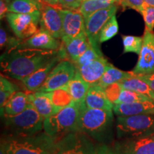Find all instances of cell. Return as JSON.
Segmentation results:
<instances>
[{
  "instance_id": "5b68a950",
  "label": "cell",
  "mask_w": 154,
  "mask_h": 154,
  "mask_svg": "<svg viewBox=\"0 0 154 154\" xmlns=\"http://www.w3.org/2000/svg\"><path fill=\"white\" fill-rule=\"evenodd\" d=\"M7 136H28L44 131V121L41 115L30 105L26 110L12 116H4Z\"/></svg>"
},
{
  "instance_id": "8d00e7d4",
  "label": "cell",
  "mask_w": 154,
  "mask_h": 154,
  "mask_svg": "<svg viewBox=\"0 0 154 154\" xmlns=\"http://www.w3.org/2000/svg\"><path fill=\"white\" fill-rule=\"evenodd\" d=\"M145 2L143 0H120L119 5L124 8H131L135 9L138 12H141L143 10Z\"/></svg>"
},
{
  "instance_id": "60d3db41",
  "label": "cell",
  "mask_w": 154,
  "mask_h": 154,
  "mask_svg": "<svg viewBox=\"0 0 154 154\" xmlns=\"http://www.w3.org/2000/svg\"><path fill=\"white\" fill-rule=\"evenodd\" d=\"M138 75V74H137ZM140 79H142L144 82H146L149 84L150 87L154 91V73L150 74H144V75H138Z\"/></svg>"
},
{
  "instance_id": "30bf717a",
  "label": "cell",
  "mask_w": 154,
  "mask_h": 154,
  "mask_svg": "<svg viewBox=\"0 0 154 154\" xmlns=\"http://www.w3.org/2000/svg\"><path fill=\"white\" fill-rule=\"evenodd\" d=\"M113 151L116 154H154V134L119 138L113 145Z\"/></svg>"
},
{
  "instance_id": "d590c367",
  "label": "cell",
  "mask_w": 154,
  "mask_h": 154,
  "mask_svg": "<svg viewBox=\"0 0 154 154\" xmlns=\"http://www.w3.org/2000/svg\"><path fill=\"white\" fill-rule=\"evenodd\" d=\"M122 89L123 87L119 83H115V84H111V85L104 88L105 94L108 99L113 103V105L115 104L116 102L118 100L119 96L120 95Z\"/></svg>"
},
{
  "instance_id": "7bdbcfd3",
  "label": "cell",
  "mask_w": 154,
  "mask_h": 154,
  "mask_svg": "<svg viewBox=\"0 0 154 154\" xmlns=\"http://www.w3.org/2000/svg\"><path fill=\"white\" fill-rule=\"evenodd\" d=\"M145 4H146L147 5L149 6H153L154 7V0H143Z\"/></svg>"
},
{
  "instance_id": "484cf974",
  "label": "cell",
  "mask_w": 154,
  "mask_h": 154,
  "mask_svg": "<svg viewBox=\"0 0 154 154\" xmlns=\"http://www.w3.org/2000/svg\"><path fill=\"white\" fill-rule=\"evenodd\" d=\"M134 74V73L133 72H123L120 69L116 68L115 66H113L111 63H110L107 66L105 72L103 73V76L98 83V84L104 89L107 86L115 84V83L120 82L121 81L124 80L125 79L129 78Z\"/></svg>"
},
{
  "instance_id": "e575fe53",
  "label": "cell",
  "mask_w": 154,
  "mask_h": 154,
  "mask_svg": "<svg viewBox=\"0 0 154 154\" xmlns=\"http://www.w3.org/2000/svg\"><path fill=\"white\" fill-rule=\"evenodd\" d=\"M140 14L143 17L146 29L152 32L154 29V7L146 4Z\"/></svg>"
},
{
  "instance_id": "83f0119b",
  "label": "cell",
  "mask_w": 154,
  "mask_h": 154,
  "mask_svg": "<svg viewBox=\"0 0 154 154\" xmlns=\"http://www.w3.org/2000/svg\"><path fill=\"white\" fill-rule=\"evenodd\" d=\"M51 99L56 111H59L71 105L74 101L72 96L66 87L58 88L50 92H43Z\"/></svg>"
},
{
  "instance_id": "44dd1931",
  "label": "cell",
  "mask_w": 154,
  "mask_h": 154,
  "mask_svg": "<svg viewBox=\"0 0 154 154\" xmlns=\"http://www.w3.org/2000/svg\"><path fill=\"white\" fill-rule=\"evenodd\" d=\"M28 96L30 104L42 118L45 119L57 113L51 99L43 92H32Z\"/></svg>"
},
{
  "instance_id": "4fadbf2b",
  "label": "cell",
  "mask_w": 154,
  "mask_h": 154,
  "mask_svg": "<svg viewBox=\"0 0 154 154\" xmlns=\"http://www.w3.org/2000/svg\"><path fill=\"white\" fill-rule=\"evenodd\" d=\"M143 46L138 62L132 71L135 74L144 75L154 73V34L145 29Z\"/></svg>"
},
{
  "instance_id": "2e32d148",
  "label": "cell",
  "mask_w": 154,
  "mask_h": 154,
  "mask_svg": "<svg viewBox=\"0 0 154 154\" xmlns=\"http://www.w3.org/2000/svg\"><path fill=\"white\" fill-rule=\"evenodd\" d=\"M59 40L60 39L55 38L47 31L39 29L38 32L31 37L22 40L18 47L57 51L60 49L62 45V42Z\"/></svg>"
},
{
  "instance_id": "f6af8a7d",
  "label": "cell",
  "mask_w": 154,
  "mask_h": 154,
  "mask_svg": "<svg viewBox=\"0 0 154 154\" xmlns=\"http://www.w3.org/2000/svg\"><path fill=\"white\" fill-rule=\"evenodd\" d=\"M5 1H7V2H9H9H10L11 1V0H5Z\"/></svg>"
},
{
  "instance_id": "ba28073f",
  "label": "cell",
  "mask_w": 154,
  "mask_h": 154,
  "mask_svg": "<svg viewBox=\"0 0 154 154\" xmlns=\"http://www.w3.org/2000/svg\"><path fill=\"white\" fill-rule=\"evenodd\" d=\"M74 63L69 59L59 61L50 72L47 79L37 90V92H50L65 87L76 73Z\"/></svg>"
},
{
  "instance_id": "e0dca14e",
  "label": "cell",
  "mask_w": 154,
  "mask_h": 154,
  "mask_svg": "<svg viewBox=\"0 0 154 154\" xmlns=\"http://www.w3.org/2000/svg\"><path fill=\"white\" fill-rule=\"evenodd\" d=\"M109 64L110 63L104 57H101L76 68L84 81L89 85H93L99 83Z\"/></svg>"
},
{
  "instance_id": "8992f818",
  "label": "cell",
  "mask_w": 154,
  "mask_h": 154,
  "mask_svg": "<svg viewBox=\"0 0 154 154\" xmlns=\"http://www.w3.org/2000/svg\"><path fill=\"white\" fill-rule=\"evenodd\" d=\"M116 127L119 138L149 136L154 134V113L117 116Z\"/></svg>"
},
{
  "instance_id": "d4e9b609",
  "label": "cell",
  "mask_w": 154,
  "mask_h": 154,
  "mask_svg": "<svg viewBox=\"0 0 154 154\" xmlns=\"http://www.w3.org/2000/svg\"><path fill=\"white\" fill-rule=\"evenodd\" d=\"M124 88L129 89L149 97L154 101V91L149 84L140 79L137 74H134L129 78L125 79L119 82Z\"/></svg>"
},
{
  "instance_id": "52a82bcc",
  "label": "cell",
  "mask_w": 154,
  "mask_h": 154,
  "mask_svg": "<svg viewBox=\"0 0 154 154\" xmlns=\"http://www.w3.org/2000/svg\"><path fill=\"white\" fill-rule=\"evenodd\" d=\"M96 147L88 136L76 131L57 141L54 154H96Z\"/></svg>"
},
{
  "instance_id": "5bb4252c",
  "label": "cell",
  "mask_w": 154,
  "mask_h": 154,
  "mask_svg": "<svg viewBox=\"0 0 154 154\" xmlns=\"http://www.w3.org/2000/svg\"><path fill=\"white\" fill-rule=\"evenodd\" d=\"M39 26V29L47 31L55 38L61 40L63 35V22L59 7L42 3Z\"/></svg>"
},
{
  "instance_id": "f35d334b",
  "label": "cell",
  "mask_w": 154,
  "mask_h": 154,
  "mask_svg": "<svg viewBox=\"0 0 154 154\" xmlns=\"http://www.w3.org/2000/svg\"><path fill=\"white\" fill-rule=\"evenodd\" d=\"M9 13V2L5 0H0V19L6 18Z\"/></svg>"
},
{
  "instance_id": "836d02e7",
  "label": "cell",
  "mask_w": 154,
  "mask_h": 154,
  "mask_svg": "<svg viewBox=\"0 0 154 154\" xmlns=\"http://www.w3.org/2000/svg\"><path fill=\"white\" fill-rule=\"evenodd\" d=\"M22 41V40L19 39L17 36L13 37V36H9L5 29L1 26V29H0V47H1V49H5L6 51V50L14 49V48L18 47Z\"/></svg>"
},
{
  "instance_id": "8fae6325",
  "label": "cell",
  "mask_w": 154,
  "mask_h": 154,
  "mask_svg": "<svg viewBox=\"0 0 154 154\" xmlns=\"http://www.w3.org/2000/svg\"><path fill=\"white\" fill-rule=\"evenodd\" d=\"M118 5H113L109 8L99 10L90 14L85 19L86 33L90 43L94 47L100 49L99 36L104 24L116 14Z\"/></svg>"
},
{
  "instance_id": "3957f363",
  "label": "cell",
  "mask_w": 154,
  "mask_h": 154,
  "mask_svg": "<svg viewBox=\"0 0 154 154\" xmlns=\"http://www.w3.org/2000/svg\"><path fill=\"white\" fill-rule=\"evenodd\" d=\"M112 111L91 109L82 102L79 107L78 128L94 139L103 140L110 133L113 124Z\"/></svg>"
},
{
  "instance_id": "ffe728a7",
  "label": "cell",
  "mask_w": 154,
  "mask_h": 154,
  "mask_svg": "<svg viewBox=\"0 0 154 154\" xmlns=\"http://www.w3.org/2000/svg\"><path fill=\"white\" fill-rule=\"evenodd\" d=\"M84 103L91 109L113 111V103L108 99L104 89L98 84L90 85Z\"/></svg>"
},
{
  "instance_id": "b9f144b4",
  "label": "cell",
  "mask_w": 154,
  "mask_h": 154,
  "mask_svg": "<svg viewBox=\"0 0 154 154\" xmlns=\"http://www.w3.org/2000/svg\"><path fill=\"white\" fill-rule=\"evenodd\" d=\"M40 1L46 5L54 6V7H59V0H40Z\"/></svg>"
},
{
  "instance_id": "7c38bea8",
  "label": "cell",
  "mask_w": 154,
  "mask_h": 154,
  "mask_svg": "<svg viewBox=\"0 0 154 154\" xmlns=\"http://www.w3.org/2000/svg\"><path fill=\"white\" fill-rule=\"evenodd\" d=\"M62 17V38H72L86 34L85 19L82 13L74 9H63L59 7Z\"/></svg>"
},
{
  "instance_id": "7a4b0ae2",
  "label": "cell",
  "mask_w": 154,
  "mask_h": 154,
  "mask_svg": "<svg viewBox=\"0 0 154 154\" xmlns=\"http://www.w3.org/2000/svg\"><path fill=\"white\" fill-rule=\"evenodd\" d=\"M57 140L44 131L28 136L2 138L1 149L6 154H54Z\"/></svg>"
},
{
  "instance_id": "cb8c5ba5",
  "label": "cell",
  "mask_w": 154,
  "mask_h": 154,
  "mask_svg": "<svg viewBox=\"0 0 154 154\" xmlns=\"http://www.w3.org/2000/svg\"><path fill=\"white\" fill-rule=\"evenodd\" d=\"M89 86V84L84 81L79 72L76 70L74 76L65 87L71 94L73 100L78 103H81L85 100Z\"/></svg>"
},
{
  "instance_id": "7402d4cb",
  "label": "cell",
  "mask_w": 154,
  "mask_h": 154,
  "mask_svg": "<svg viewBox=\"0 0 154 154\" xmlns=\"http://www.w3.org/2000/svg\"><path fill=\"white\" fill-rule=\"evenodd\" d=\"M31 104L27 94L17 91L4 107V116H12L26 110Z\"/></svg>"
},
{
  "instance_id": "d6a6232c",
  "label": "cell",
  "mask_w": 154,
  "mask_h": 154,
  "mask_svg": "<svg viewBox=\"0 0 154 154\" xmlns=\"http://www.w3.org/2000/svg\"><path fill=\"white\" fill-rule=\"evenodd\" d=\"M101 57H103V56L102 54L101 49H96L91 44L88 49L74 63L76 67H79Z\"/></svg>"
},
{
  "instance_id": "9a60e30c",
  "label": "cell",
  "mask_w": 154,
  "mask_h": 154,
  "mask_svg": "<svg viewBox=\"0 0 154 154\" xmlns=\"http://www.w3.org/2000/svg\"><path fill=\"white\" fill-rule=\"evenodd\" d=\"M63 59H67L66 52L63 49V46L61 45V53L59 54L57 57L54 58L51 61L46 63L44 66L38 69L36 72L32 73L29 76L26 77L24 79L21 81L22 84H24V87L30 92H35L41 87L42 84H44L46 79H47L48 76L51 72L56 65L57 64L59 61L63 60Z\"/></svg>"
},
{
  "instance_id": "9c48e42d",
  "label": "cell",
  "mask_w": 154,
  "mask_h": 154,
  "mask_svg": "<svg viewBox=\"0 0 154 154\" xmlns=\"http://www.w3.org/2000/svg\"><path fill=\"white\" fill-rule=\"evenodd\" d=\"M41 16L9 12L6 19L15 36L21 40L29 38L38 32Z\"/></svg>"
},
{
  "instance_id": "ee69618b",
  "label": "cell",
  "mask_w": 154,
  "mask_h": 154,
  "mask_svg": "<svg viewBox=\"0 0 154 154\" xmlns=\"http://www.w3.org/2000/svg\"><path fill=\"white\" fill-rule=\"evenodd\" d=\"M0 154H6V153H5V151H3L2 149H1V151H0Z\"/></svg>"
},
{
  "instance_id": "74e56055",
  "label": "cell",
  "mask_w": 154,
  "mask_h": 154,
  "mask_svg": "<svg viewBox=\"0 0 154 154\" xmlns=\"http://www.w3.org/2000/svg\"><path fill=\"white\" fill-rule=\"evenodd\" d=\"M84 0H59V7L63 9H79Z\"/></svg>"
},
{
  "instance_id": "277c9868",
  "label": "cell",
  "mask_w": 154,
  "mask_h": 154,
  "mask_svg": "<svg viewBox=\"0 0 154 154\" xmlns=\"http://www.w3.org/2000/svg\"><path fill=\"white\" fill-rule=\"evenodd\" d=\"M81 103L74 101L71 105L44 119V131L58 140L69 133L79 131L78 121Z\"/></svg>"
},
{
  "instance_id": "6da1fadb",
  "label": "cell",
  "mask_w": 154,
  "mask_h": 154,
  "mask_svg": "<svg viewBox=\"0 0 154 154\" xmlns=\"http://www.w3.org/2000/svg\"><path fill=\"white\" fill-rule=\"evenodd\" d=\"M61 53L57 51L19 47L6 50L1 56L2 72L11 78L22 81Z\"/></svg>"
},
{
  "instance_id": "ac0fdd59",
  "label": "cell",
  "mask_w": 154,
  "mask_h": 154,
  "mask_svg": "<svg viewBox=\"0 0 154 154\" xmlns=\"http://www.w3.org/2000/svg\"><path fill=\"white\" fill-rule=\"evenodd\" d=\"M113 111L117 116H131L154 113V101H146L131 103H118L113 105Z\"/></svg>"
},
{
  "instance_id": "f546056e",
  "label": "cell",
  "mask_w": 154,
  "mask_h": 154,
  "mask_svg": "<svg viewBox=\"0 0 154 154\" xmlns=\"http://www.w3.org/2000/svg\"><path fill=\"white\" fill-rule=\"evenodd\" d=\"M119 32V24L116 14L110 18L101 29L99 36V44L103 43L116 35Z\"/></svg>"
},
{
  "instance_id": "603a6c76",
  "label": "cell",
  "mask_w": 154,
  "mask_h": 154,
  "mask_svg": "<svg viewBox=\"0 0 154 154\" xmlns=\"http://www.w3.org/2000/svg\"><path fill=\"white\" fill-rule=\"evenodd\" d=\"M42 2L40 0H11L9 12L41 16Z\"/></svg>"
},
{
  "instance_id": "ab89813d",
  "label": "cell",
  "mask_w": 154,
  "mask_h": 154,
  "mask_svg": "<svg viewBox=\"0 0 154 154\" xmlns=\"http://www.w3.org/2000/svg\"><path fill=\"white\" fill-rule=\"evenodd\" d=\"M96 154H116L113 149L112 150L106 144H101L96 147Z\"/></svg>"
},
{
  "instance_id": "4316f807",
  "label": "cell",
  "mask_w": 154,
  "mask_h": 154,
  "mask_svg": "<svg viewBox=\"0 0 154 154\" xmlns=\"http://www.w3.org/2000/svg\"><path fill=\"white\" fill-rule=\"evenodd\" d=\"M120 0H84L79 9L84 19L96 11L109 8L113 5H119Z\"/></svg>"
},
{
  "instance_id": "d6986e66",
  "label": "cell",
  "mask_w": 154,
  "mask_h": 154,
  "mask_svg": "<svg viewBox=\"0 0 154 154\" xmlns=\"http://www.w3.org/2000/svg\"><path fill=\"white\" fill-rule=\"evenodd\" d=\"M62 46L67 59L74 63L91 46L87 34L72 38H62Z\"/></svg>"
},
{
  "instance_id": "4dcf8cb0",
  "label": "cell",
  "mask_w": 154,
  "mask_h": 154,
  "mask_svg": "<svg viewBox=\"0 0 154 154\" xmlns=\"http://www.w3.org/2000/svg\"><path fill=\"white\" fill-rule=\"evenodd\" d=\"M124 44V53L133 52L139 55L143 46V37L125 35L122 36Z\"/></svg>"
},
{
  "instance_id": "1f68e13d",
  "label": "cell",
  "mask_w": 154,
  "mask_h": 154,
  "mask_svg": "<svg viewBox=\"0 0 154 154\" xmlns=\"http://www.w3.org/2000/svg\"><path fill=\"white\" fill-rule=\"evenodd\" d=\"M146 101H152V100L150 99L147 96L143 95V94H138L137 92L131 91V90L126 89V88H123L120 93V95L119 96V99L116 102L115 104H118V103H134V102Z\"/></svg>"
},
{
  "instance_id": "f1b7e54d",
  "label": "cell",
  "mask_w": 154,
  "mask_h": 154,
  "mask_svg": "<svg viewBox=\"0 0 154 154\" xmlns=\"http://www.w3.org/2000/svg\"><path fill=\"white\" fill-rule=\"evenodd\" d=\"M16 92L17 88L14 84L2 75L0 77V111L2 116H4V107L5 104Z\"/></svg>"
}]
</instances>
